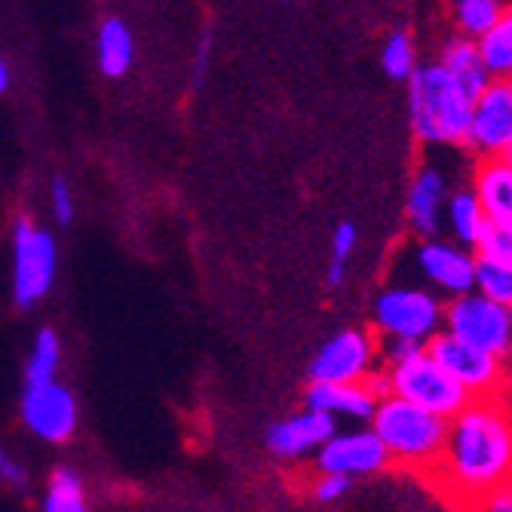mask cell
<instances>
[{
  "label": "cell",
  "instance_id": "obj_1",
  "mask_svg": "<svg viewBox=\"0 0 512 512\" xmlns=\"http://www.w3.org/2000/svg\"><path fill=\"white\" fill-rule=\"evenodd\" d=\"M439 476L463 503L479 506L512 482V414L500 399H473L448 421Z\"/></svg>",
  "mask_w": 512,
  "mask_h": 512
},
{
  "label": "cell",
  "instance_id": "obj_2",
  "mask_svg": "<svg viewBox=\"0 0 512 512\" xmlns=\"http://www.w3.org/2000/svg\"><path fill=\"white\" fill-rule=\"evenodd\" d=\"M408 114L421 142L470 145L473 99L439 62L421 65L408 77Z\"/></svg>",
  "mask_w": 512,
  "mask_h": 512
},
{
  "label": "cell",
  "instance_id": "obj_3",
  "mask_svg": "<svg viewBox=\"0 0 512 512\" xmlns=\"http://www.w3.org/2000/svg\"><path fill=\"white\" fill-rule=\"evenodd\" d=\"M371 433L381 439L387 457L411 463V467H433L448 439V421L411 402L387 396L371 414Z\"/></svg>",
  "mask_w": 512,
  "mask_h": 512
},
{
  "label": "cell",
  "instance_id": "obj_4",
  "mask_svg": "<svg viewBox=\"0 0 512 512\" xmlns=\"http://www.w3.org/2000/svg\"><path fill=\"white\" fill-rule=\"evenodd\" d=\"M384 375L390 384V396L411 402V405L424 408L436 417H445V421L457 417L473 402V396L460 384H454L436 365V359L427 353V347H421L417 353H411L408 359H402L396 365H387Z\"/></svg>",
  "mask_w": 512,
  "mask_h": 512
},
{
  "label": "cell",
  "instance_id": "obj_5",
  "mask_svg": "<svg viewBox=\"0 0 512 512\" xmlns=\"http://www.w3.org/2000/svg\"><path fill=\"white\" fill-rule=\"evenodd\" d=\"M375 325L387 341L421 344L439 335L442 304L433 292L417 286H390L375 298Z\"/></svg>",
  "mask_w": 512,
  "mask_h": 512
},
{
  "label": "cell",
  "instance_id": "obj_6",
  "mask_svg": "<svg viewBox=\"0 0 512 512\" xmlns=\"http://www.w3.org/2000/svg\"><path fill=\"white\" fill-rule=\"evenodd\" d=\"M445 332L457 341L470 344L500 362L512 356V319L509 310L482 298L479 292L454 298L445 310Z\"/></svg>",
  "mask_w": 512,
  "mask_h": 512
},
{
  "label": "cell",
  "instance_id": "obj_7",
  "mask_svg": "<svg viewBox=\"0 0 512 512\" xmlns=\"http://www.w3.org/2000/svg\"><path fill=\"white\" fill-rule=\"evenodd\" d=\"M56 279V240L28 218L13 227V298L19 307H34Z\"/></svg>",
  "mask_w": 512,
  "mask_h": 512
},
{
  "label": "cell",
  "instance_id": "obj_8",
  "mask_svg": "<svg viewBox=\"0 0 512 512\" xmlns=\"http://www.w3.org/2000/svg\"><path fill=\"white\" fill-rule=\"evenodd\" d=\"M427 353L436 359V365L445 375L467 390L473 399H494V393L503 384V362L457 341L448 332H439L427 341Z\"/></svg>",
  "mask_w": 512,
  "mask_h": 512
},
{
  "label": "cell",
  "instance_id": "obj_9",
  "mask_svg": "<svg viewBox=\"0 0 512 512\" xmlns=\"http://www.w3.org/2000/svg\"><path fill=\"white\" fill-rule=\"evenodd\" d=\"M378 347L362 329H344L319 347L310 362V384H362L375 375Z\"/></svg>",
  "mask_w": 512,
  "mask_h": 512
},
{
  "label": "cell",
  "instance_id": "obj_10",
  "mask_svg": "<svg viewBox=\"0 0 512 512\" xmlns=\"http://www.w3.org/2000/svg\"><path fill=\"white\" fill-rule=\"evenodd\" d=\"M470 145L488 160L512 157V80H491L473 102Z\"/></svg>",
  "mask_w": 512,
  "mask_h": 512
},
{
  "label": "cell",
  "instance_id": "obj_11",
  "mask_svg": "<svg viewBox=\"0 0 512 512\" xmlns=\"http://www.w3.org/2000/svg\"><path fill=\"white\" fill-rule=\"evenodd\" d=\"M22 421L46 442H65L77 430V399L59 381L28 384L22 393Z\"/></svg>",
  "mask_w": 512,
  "mask_h": 512
},
{
  "label": "cell",
  "instance_id": "obj_12",
  "mask_svg": "<svg viewBox=\"0 0 512 512\" xmlns=\"http://www.w3.org/2000/svg\"><path fill=\"white\" fill-rule=\"evenodd\" d=\"M387 451L381 439L371 430H350V433H335L316 451V463L325 476H368L387 467Z\"/></svg>",
  "mask_w": 512,
  "mask_h": 512
},
{
  "label": "cell",
  "instance_id": "obj_13",
  "mask_svg": "<svg viewBox=\"0 0 512 512\" xmlns=\"http://www.w3.org/2000/svg\"><path fill=\"white\" fill-rule=\"evenodd\" d=\"M414 264L427 276V283H433L439 292L460 298L473 292V279H476V255L467 249L427 240L421 249L414 252Z\"/></svg>",
  "mask_w": 512,
  "mask_h": 512
},
{
  "label": "cell",
  "instance_id": "obj_14",
  "mask_svg": "<svg viewBox=\"0 0 512 512\" xmlns=\"http://www.w3.org/2000/svg\"><path fill=\"white\" fill-rule=\"evenodd\" d=\"M335 433H338L335 417L307 408V411L286 417V421L273 424L267 433V445L279 457H301V454L319 451Z\"/></svg>",
  "mask_w": 512,
  "mask_h": 512
},
{
  "label": "cell",
  "instance_id": "obj_15",
  "mask_svg": "<svg viewBox=\"0 0 512 512\" xmlns=\"http://www.w3.org/2000/svg\"><path fill=\"white\" fill-rule=\"evenodd\" d=\"M307 408L329 417H353V421H371L378 399L365 390V384H310Z\"/></svg>",
  "mask_w": 512,
  "mask_h": 512
},
{
  "label": "cell",
  "instance_id": "obj_16",
  "mask_svg": "<svg viewBox=\"0 0 512 512\" xmlns=\"http://www.w3.org/2000/svg\"><path fill=\"white\" fill-rule=\"evenodd\" d=\"M445 175L433 166H424L414 175L411 191H408V221L421 237H436L439 230V209L445 200Z\"/></svg>",
  "mask_w": 512,
  "mask_h": 512
},
{
  "label": "cell",
  "instance_id": "obj_17",
  "mask_svg": "<svg viewBox=\"0 0 512 512\" xmlns=\"http://www.w3.org/2000/svg\"><path fill=\"white\" fill-rule=\"evenodd\" d=\"M473 197L488 221H512V157H494L476 169Z\"/></svg>",
  "mask_w": 512,
  "mask_h": 512
},
{
  "label": "cell",
  "instance_id": "obj_18",
  "mask_svg": "<svg viewBox=\"0 0 512 512\" xmlns=\"http://www.w3.org/2000/svg\"><path fill=\"white\" fill-rule=\"evenodd\" d=\"M439 65L454 77V83L467 92V96L476 102L485 86L491 83L488 71L482 68V59H479V50H476V43L467 40V37H454L451 43H445V50H442V59Z\"/></svg>",
  "mask_w": 512,
  "mask_h": 512
},
{
  "label": "cell",
  "instance_id": "obj_19",
  "mask_svg": "<svg viewBox=\"0 0 512 512\" xmlns=\"http://www.w3.org/2000/svg\"><path fill=\"white\" fill-rule=\"evenodd\" d=\"M96 56H99V68L105 77H123L129 68H132V59H135V40H132V31L123 19L117 16H108L102 25H99V34H96Z\"/></svg>",
  "mask_w": 512,
  "mask_h": 512
},
{
  "label": "cell",
  "instance_id": "obj_20",
  "mask_svg": "<svg viewBox=\"0 0 512 512\" xmlns=\"http://www.w3.org/2000/svg\"><path fill=\"white\" fill-rule=\"evenodd\" d=\"M476 50L491 80L512 77V7H506L503 16L494 22V28L476 40Z\"/></svg>",
  "mask_w": 512,
  "mask_h": 512
},
{
  "label": "cell",
  "instance_id": "obj_21",
  "mask_svg": "<svg viewBox=\"0 0 512 512\" xmlns=\"http://www.w3.org/2000/svg\"><path fill=\"white\" fill-rule=\"evenodd\" d=\"M485 212L479 206V200L473 197V191H460L451 197L448 203V224L454 230V237L463 243V246H473L476 249V240L482 234V227H485Z\"/></svg>",
  "mask_w": 512,
  "mask_h": 512
},
{
  "label": "cell",
  "instance_id": "obj_22",
  "mask_svg": "<svg viewBox=\"0 0 512 512\" xmlns=\"http://www.w3.org/2000/svg\"><path fill=\"white\" fill-rule=\"evenodd\" d=\"M59 338L53 329H43L34 338V347L28 353V365H25V387L28 384H50L56 381V371H59Z\"/></svg>",
  "mask_w": 512,
  "mask_h": 512
},
{
  "label": "cell",
  "instance_id": "obj_23",
  "mask_svg": "<svg viewBox=\"0 0 512 512\" xmlns=\"http://www.w3.org/2000/svg\"><path fill=\"white\" fill-rule=\"evenodd\" d=\"M43 512H89L83 485L74 470L62 467L53 473L50 488H46V497H43Z\"/></svg>",
  "mask_w": 512,
  "mask_h": 512
},
{
  "label": "cell",
  "instance_id": "obj_24",
  "mask_svg": "<svg viewBox=\"0 0 512 512\" xmlns=\"http://www.w3.org/2000/svg\"><path fill=\"white\" fill-rule=\"evenodd\" d=\"M473 292L482 298L512 310V267L494 264L485 258H476V279H473Z\"/></svg>",
  "mask_w": 512,
  "mask_h": 512
},
{
  "label": "cell",
  "instance_id": "obj_25",
  "mask_svg": "<svg viewBox=\"0 0 512 512\" xmlns=\"http://www.w3.org/2000/svg\"><path fill=\"white\" fill-rule=\"evenodd\" d=\"M503 4H497V0H460V4L454 7V19L463 31V37H482L494 28V22L503 16Z\"/></svg>",
  "mask_w": 512,
  "mask_h": 512
},
{
  "label": "cell",
  "instance_id": "obj_26",
  "mask_svg": "<svg viewBox=\"0 0 512 512\" xmlns=\"http://www.w3.org/2000/svg\"><path fill=\"white\" fill-rule=\"evenodd\" d=\"M476 258L512 267V221H485L476 240Z\"/></svg>",
  "mask_w": 512,
  "mask_h": 512
},
{
  "label": "cell",
  "instance_id": "obj_27",
  "mask_svg": "<svg viewBox=\"0 0 512 512\" xmlns=\"http://www.w3.org/2000/svg\"><path fill=\"white\" fill-rule=\"evenodd\" d=\"M381 65H384L387 77H393V80H408L417 71V53H414V43L405 31H393L387 37Z\"/></svg>",
  "mask_w": 512,
  "mask_h": 512
},
{
  "label": "cell",
  "instance_id": "obj_28",
  "mask_svg": "<svg viewBox=\"0 0 512 512\" xmlns=\"http://www.w3.org/2000/svg\"><path fill=\"white\" fill-rule=\"evenodd\" d=\"M356 249V224L344 221L335 227L332 234V261H329V273H325V283L329 286H341L344 273H347V261Z\"/></svg>",
  "mask_w": 512,
  "mask_h": 512
},
{
  "label": "cell",
  "instance_id": "obj_29",
  "mask_svg": "<svg viewBox=\"0 0 512 512\" xmlns=\"http://www.w3.org/2000/svg\"><path fill=\"white\" fill-rule=\"evenodd\" d=\"M50 203H53V215L59 224H71L74 218V194L68 188L65 178H56L53 181V191H50Z\"/></svg>",
  "mask_w": 512,
  "mask_h": 512
},
{
  "label": "cell",
  "instance_id": "obj_30",
  "mask_svg": "<svg viewBox=\"0 0 512 512\" xmlns=\"http://www.w3.org/2000/svg\"><path fill=\"white\" fill-rule=\"evenodd\" d=\"M347 491H350V479H344V476H325V473H322V479L313 485V494H316V500H322V503H332V500L344 497Z\"/></svg>",
  "mask_w": 512,
  "mask_h": 512
},
{
  "label": "cell",
  "instance_id": "obj_31",
  "mask_svg": "<svg viewBox=\"0 0 512 512\" xmlns=\"http://www.w3.org/2000/svg\"><path fill=\"white\" fill-rule=\"evenodd\" d=\"M0 479H7L10 485H25V479H28V473L19 467L16 460H10L7 454H4V448H0Z\"/></svg>",
  "mask_w": 512,
  "mask_h": 512
},
{
  "label": "cell",
  "instance_id": "obj_32",
  "mask_svg": "<svg viewBox=\"0 0 512 512\" xmlns=\"http://www.w3.org/2000/svg\"><path fill=\"white\" fill-rule=\"evenodd\" d=\"M476 509H479V512H512V497H509L506 488H503V491H494L491 497H485Z\"/></svg>",
  "mask_w": 512,
  "mask_h": 512
},
{
  "label": "cell",
  "instance_id": "obj_33",
  "mask_svg": "<svg viewBox=\"0 0 512 512\" xmlns=\"http://www.w3.org/2000/svg\"><path fill=\"white\" fill-rule=\"evenodd\" d=\"M7 89H10V68L4 59H0V92H7Z\"/></svg>",
  "mask_w": 512,
  "mask_h": 512
},
{
  "label": "cell",
  "instance_id": "obj_34",
  "mask_svg": "<svg viewBox=\"0 0 512 512\" xmlns=\"http://www.w3.org/2000/svg\"><path fill=\"white\" fill-rule=\"evenodd\" d=\"M506 494H509V497H512V482H509V485H506Z\"/></svg>",
  "mask_w": 512,
  "mask_h": 512
},
{
  "label": "cell",
  "instance_id": "obj_35",
  "mask_svg": "<svg viewBox=\"0 0 512 512\" xmlns=\"http://www.w3.org/2000/svg\"><path fill=\"white\" fill-rule=\"evenodd\" d=\"M509 319H512V310H509Z\"/></svg>",
  "mask_w": 512,
  "mask_h": 512
}]
</instances>
